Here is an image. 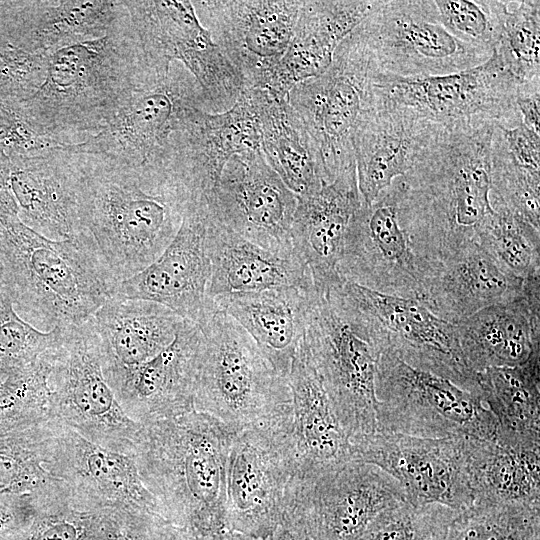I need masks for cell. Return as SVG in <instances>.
<instances>
[{"mask_svg":"<svg viewBox=\"0 0 540 540\" xmlns=\"http://www.w3.org/2000/svg\"><path fill=\"white\" fill-rule=\"evenodd\" d=\"M199 327L195 410L236 433L291 409L288 380L233 318L216 309Z\"/></svg>","mask_w":540,"mask_h":540,"instance_id":"obj_6","label":"cell"},{"mask_svg":"<svg viewBox=\"0 0 540 540\" xmlns=\"http://www.w3.org/2000/svg\"><path fill=\"white\" fill-rule=\"evenodd\" d=\"M374 73L366 47L352 31L322 74L295 85L288 93V102L315 146L327 182L355 164L353 136L369 107Z\"/></svg>","mask_w":540,"mask_h":540,"instance_id":"obj_15","label":"cell"},{"mask_svg":"<svg viewBox=\"0 0 540 540\" xmlns=\"http://www.w3.org/2000/svg\"><path fill=\"white\" fill-rule=\"evenodd\" d=\"M524 282L474 241L441 261L420 301L438 317L456 324L483 308L522 297Z\"/></svg>","mask_w":540,"mask_h":540,"instance_id":"obj_36","label":"cell"},{"mask_svg":"<svg viewBox=\"0 0 540 540\" xmlns=\"http://www.w3.org/2000/svg\"><path fill=\"white\" fill-rule=\"evenodd\" d=\"M260 150L257 105L247 88L228 110H199L174 133L167 165L194 196L207 200L232 156Z\"/></svg>","mask_w":540,"mask_h":540,"instance_id":"obj_24","label":"cell"},{"mask_svg":"<svg viewBox=\"0 0 540 540\" xmlns=\"http://www.w3.org/2000/svg\"><path fill=\"white\" fill-rule=\"evenodd\" d=\"M45 354L50 420L104 448L134 454L143 425L127 415L104 376L92 319L62 329Z\"/></svg>","mask_w":540,"mask_h":540,"instance_id":"obj_8","label":"cell"},{"mask_svg":"<svg viewBox=\"0 0 540 540\" xmlns=\"http://www.w3.org/2000/svg\"><path fill=\"white\" fill-rule=\"evenodd\" d=\"M443 127L409 109L371 105L353 136L358 189L363 203H371L394 180L403 177L423 149Z\"/></svg>","mask_w":540,"mask_h":540,"instance_id":"obj_28","label":"cell"},{"mask_svg":"<svg viewBox=\"0 0 540 540\" xmlns=\"http://www.w3.org/2000/svg\"><path fill=\"white\" fill-rule=\"evenodd\" d=\"M492 212L477 230L478 244L506 271L528 280L540 277V229L490 197Z\"/></svg>","mask_w":540,"mask_h":540,"instance_id":"obj_42","label":"cell"},{"mask_svg":"<svg viewBox=\"0 0 540 540\" xmlns=\"http://www.w3.org/2000/svg\"><path fill=\"white\" fill-rule=\"evenodd\" d=\"M208 216L207 200H194L169 246L144 270L121 281L116 296L159 303L201 325L217 309L207 293L211 277Z\"/></svg>","mask_w":540,"mask_h":540,"instance_id":"obj_22","label":"cell"},{"mask_svg":"<svg viewBox=\"0 0 540 540\" xmlns=\"http://www.w3.org/2000/svg\"><path fill=\"white\" fill-rule=\"evenodd\" d=\"M343 289L371 326L382 352L446 379L478 396L476 374L467 366L457 326L418 299L374 291L349 281ZM479 397V396H478Z\"/></svg>","mask_w":540,"mask_h":540,"instance_id":"obj_19","label":"cell"},{"mask_svg":"<svg viewBox=\"0 0 540 540\" xmlns=\"http://www.w3.org/2000/svg\"><path fill=\"white\" fill-rule=\"evenodd\" d=\"M375 392L376 431L425 438H496V420L477 395L391 352L383 351L378 359Z\"/></svg>","mask_w":540,"mask_h":540,"instance_id":"obj_9","label":"cell"},{"mask_svg":"<svg viewBox=\"0 0 540 540\" xmlns=\"http://www.w3.org/2000/svg\"><path fill=\"white\" fill-rule=\"evenodd\" d=\"M456 511L403 502L380 513L357 540H443Z\"/></svg>","mask_w":540,"mask_h":540,"instance_id":"obj_48","label":"cell"},{"mask_svg":"<svg viewBox=\"0 0 540 540\" xmlns=\"http://www.w3.org/2000/svg\"><path fill=\"white\" fill-rule=\"evenodd\" d=\"M519 84L540 81V2L511 1L495 49Z\"/></svg>","mask_w":540,"mask_h":540,"instance_id":"obj_44","label":"cell"},{"mask_svg":"<svg viewBox=\"0 0 540 540\" xmlns=\"http://www.w3.org/2000/svg\"><path fill=\"white\" fill-rule=\"evenodd\" d=\"M467 437L425 438L376 431L351 441L352 461L393 477L413 506L438 504L463 510L474 503Z\"/></svg>","mask_w":540,"mask_h":540,"instance_id":"obj_18","label":"cell"},{"mask_svg":"<svg viewBox=\"0 0 540 540\" xmlns=\"http://www.w3.org/2000/svg\"><path fill=\"white\" fill-rule=\"evenodd\" d=\"M8 156L11 190L21 222L52 240L84 232L77 155L64 145Z\"/></svg>","mask_w":540,"mask_h":540,"instance_id":"obj_25","label":"cell"},{"mask_svg":"<svg viewBox=\"0 0 540 540\" xmlns=\"http://www.w3.org/2000/svg\"><path fill=\"white\" fill-rule=\"evenodd\" d=\"M105 510L64 484L39 497L31 521L10 540H107Z\"/></svg>","mask_w":540,"mask_h":540,"instance_id":"obj_41","label":"cell"},{"mask_svg":"<svg viewBox=\"0 0 540 540\" xmlns=\"http://www.w3.org/2000/svg\"><path fill=\"white\" fill-rule=\"evenodd\" d=\"M353 32L366 47L375 72L392 78L457 73L493 54L452 35L431 0L381 1Z\"/></svg>","mask_w":540,"mask_h":540,"instance_id":"obj_13","label":"cell"},{"mask_svg":"<svg viewBox=\"0 0 540 540\" xmlns=\"http://www.w3.org/2000/svg\"><path fill=\"white\" fill-rule=\"evenodd\" d=\"M47 56L15 47L0 35V98L21 101L32 96L44 80Z\"/></svg>","mask_w":540,"mask_h":540,"instance_id":"obj_50","label":"cell"},{"mask_svg":"<svg viewBox=\"0 0 540 540\" xmlns=\"http://www.w3.org/2000/svg\"><path fill=\"white\" fill-rule=\"evenodd\" d=\"M0 281L18 315L41 331L84 323L119 285L87 233L52 240L18 217L0 218Z\"/></svg>","mask_w":540,"mask_h":540,"instance_id":"obj_4","label":"cell"},{"mask_svg":"<svg viewBox=\"0 0 540 540\" xmlns=\"http://www.w3.org/2000/svg\"><path fill=\"white\" fill-rule=\"evenodd\" d=\"M478 396L497 423L495 441L540 448V350L515 366L476 374Z\"/></svg>","mask_w":540,"mask_h":540,"instance_id":"obj_38","label":"cell"},{"mask_svg":"<svg viewBox=\"0 0 540 540\" xmlns=\"http://www.w3.org/2000/svg\"><path fill=\"white\" fill-rule=\"evenodd\" d=\"M206 249L211 263L207 291L211 299L282 287L314 288L307 266L295 252L277 253L248 241L220 221L210 207Z\"/></svg>","mask_w":540,"mask_h":540,"instance_id":"obj_32","label":"cell"},{"mask_svg":"<svg viewBox=\"0 0 540 540\" xmlns=\"http://www.w3.org/2000/svg\"><path fill=\"white\" fill-rule=\"evenodd\" d=\"M171 63L145 53L128 15L103 37L48 55L42 84L19 102L53 142L79 143L101 131L135 90Z\"/></svg>","mask_w":540,"mask_h":540,"instance_id":"obj_2","label":"cell"},{"mask_svg":"<svg viewBox=\"0 0 540 540\" xmlns=\"http://www.w3.org/2000/svg\"><path fill=\"white\" fill-rule=\"evenodd\" d=\"M198 540H260L237 532L225 530Z\"/></svg>","mask_w":540,"mask_h":540,"instance_id":"obj_56","label":"cell"},{"mask_svg":"<svg viewBox=\"0 0 540 540\" xmlns=\"http://www.w3.org/2000/svg\"><path fill=\"white\" fill-rule=\"evenodd\" d=\"M103 527L107 540H198L159 515L131 508H106Z\"/></svg>","mask_w":540,"mask_h":540,"instance_id":"obj_49","label":"cell"},{"mask_svg":"<svg viewBox=\"0 0 540 540\" xmlns=\"http://www.w3.org/2000/svg\"><path fill=\"white\" fill-rule=\"evenodd\" d=\"M315 288L282 287L259 292L222 294L213 300L256 342L274 370L288 377L302 342Z\"/></svg>","mask_w":540,"mask_h":540,"instance_id":"obj_34","label":"cell"},{"mask_svg":"<svg viewBox=\"0 0 540 540\" xmlns=\"http://www.w3.org/2000/svg\"><path fill=\"white\" fill-rule=\"evenodd\" d=\"M59 146L45 136L19 101L0 98V148L7 155H26Z\"/></svg>","mask_w":540,"mask_h":540,"instance_id":"obj_51","label":"cell"},{"mask_svg":"<svg viewBox=\"0 0 540 540\" xmlns=\"http://www.w3.org/2000/svg\"><path fill=\"white\" fill-rule=\"evenodd\" d=\"M496 126L443 128L402 177V224L418 249L442 261L465 244L492 212L491 157Z\"/></svg>","mask_w":540,"mask_h":540,"instance_id":"obj_3","label":"cell"},{"mask_svg":"<svg viewBox=\"0 0 540 540\" xmlns=\"http://www.w3.org/2000/svg\"><path fill=\"white\" fill-rule=\"evenodd\" d=\"M18 213L10 184V159L0 148V218L18 217Z\"/></svg>","mask_w":540,"mask_h":540,"instance_id":"obj_55","label":"cell"},{"mask_svg":"<svg viewBox=\"0 0 540 540\" xmlns=\"http://www.w3.org/2000/svg\"><path fill=\"white\" fill-rule=\"evenodd\" d=\"M201 342L199 325L183 319L166 348L108 383L130 418L145 425L194 409Z\"/></svg>","mask_w":540,"mask_h":540,"instance_id":"obj_26","label":"cell"},{"mask_svg":"<svg viewBox=\"0 0 540 540\" xmlns=\"http://www.w3.org/2000/svg\"><path fill=\"white\" fill-rule=\"evenodd\" d=\"M202 25L242 75L264 88L286 53L302 6L293 0L192 1Z\"/></svg>","mask_w":540,"mask_h":540,"instance_id":"obj_21","label":"cell"},{"mask_svg":"<svg viewBox=\"0 0 540 540\" xmlns=\"http://www.w3.org/2000/svg\"><path fill=\"white\" fill-rule=\"evenodd\" d=\"M46 469L75 496L102 508L138 509L168 520L143 483L134 454L104 448L54 420Z\"/></svg>","mask_w":540,"mask_h":540,"instance_id":"obj_23","label":"cell"},{"mask_svg":"<svg viewBox=\"0 0 540 540\" xmlns=\"http://www.w3.org/2000/svg\"><path fill=\"white\" fill-rule=\"evenodd\" d=\"M490 197L540 229V173L513 161L498 127L492 141Z\"/></svg>","mask_w":540,"mask_h":540,"instance_id":"obj_46","label":"cell"},{"mask_svg":"<svg viewBox=\"0 0 540 540\" xmlns=\"http://www.w3.org/2000/svg\"><path fill=\"white\" fill-rule=\"evenodd\" d=\"M498 129L513 161L527 170L540 173V134L528 129L522 122L513 128Z\"/></svg>","mask_w":540,"mask_h":540,"instance_id":"obj_52","label":"cell"},{"mask_svg":"<svg viewBox=\"0 0 540 540\" xmlns=\"http://www.w3.org/2000/svg\"><path fill=\"white\" fill-rule=\"evenodd\" d=\"M293 250L307 266L317 292L341 283L338 263L353 214L362 204L355 164L314 193L297 196Z\"/></svg>","mask_w":540,"mask_h":540,"instance_id":"obj_29","label":"cell"},{"mask_svg":"<svg viewBox=\"0 0 540 540\" xmlns=\"http://www.w3.org/2000/svg\"><path fill=\"white\" fill-rule=\"evenodd\" d=\"M467 366L475 374L515 366L540 350V277L524 282V294L492 305L456 323Z\"/></svg>","mask_w":540,"mask_h":540,"instance_id":"obj_31","label":"cell"},{"mask_svg":"<svg viewBox=\"0 0 540 540\" xmlns=\"http://www.w3.org/2000/svg\"><path fill=\"white\" fill-rule=\"evenodd\" d=\"M235 432L195 409L143 425L134 456L167 519L197 539L227 530V461Z\"/></svg>","mask_w":540,"mask_h":540,"instance_id":"obj_5","label":"cell"},{"mask_svg":"<svg viewBox=\"0 0 540 540\" xmlns=\"http://www.w3.org/2000/svg\"><path fill=\"white\" fill-rule=\"evenodd\" d=\"M291 424L292 406L234 434L227 461V530L267 540L281 525L297 470Z\"/></svg>","mask_w":540,"mask_h":540,"instance_id":"obj_14","label":"cell"},{"mask_svg":"<svg viewBox=\"0 0 540 540\" xmlns=\"http://www.w3.org/2000/svg\"><path fill=\"white\" fill-rule=\"evenodd\" d=\"M519 83L494 51L484 63L457 73L402 79L374 73L370 105L406 108L443 128L494 125L513 128Z\"/></svg>","mask_w":540,"mask_h":540,"instance_id":"obj_11","label":"cell"},{"mask_svg":"<svg viewBox=\"0 0 540 540\" xmlns=\"http://www.w3.org/2000/svg\"><path fill=\"white\" fill-rule=\"evenodd\" d=\"M227 227L273 252H294L291 227L298 198L266 161L262 151L234 155L207 199Z\"/></svg>","mask_w":540,"mask_h":540,"instance_id":"obj_20","label":"cell"},{"mask_svg":"<svg viewBox=\"0 0 540 540\" xmlns=\"http://www.w3.org/2000/svg\"><path fill=\"white\" fill-rule=\"evenodd\" d=\"M473 504H540V448L467 437Z\"/></svg>","mask_w":540,"mask_h":540,"instance_id":"obj_39","label":"cell"},{"mask_svg":"<svg viewBox=\"0 0 540 540\" xmlns=\"http://www.w3.org/2000/svg\"><path fill=\"white\" fill-rule=\"evenodd\" d=\"M199 110L211 112L200 85L172 62L135 90L101 131L68 147L131 166L167 165L173 134Z\"/></svg>","mask_w":540,"mask_h":540,"instance_id":"obj_10","label":"cell"},{"mask_svg":"<svg viewBox=\"0 0 540 540\" xmlns=\"http://www.w3.org/2000/svg\"><path fill=\"white\" fill-rule=\"evenodd\" d=\"M73 152L83 231L120 283L164 252L197 197L167 165L131 166Z\"/></svg>","mask_w":540,"mask_h":540,"instance_id":"obj_1","label":"cell"},{"mask_svg":"<svg viewBox=\"0 0 540 540\" xmlns=\"http://www.w3.org/2000/svg\"><path fill=\"white\" fill-rule=\"evenodd\" d=\"M516 106L522 124L531 131L540 134V81L519 84L516 94Z\"/></svg>","mask_w":540,"mask_h":540,"instance_id":"obj_54","label":"cell"},{"mask_svg":"<svg viewBox=\"0 0 540 540\" xmlns=\"http://www.w3.org/2000/svg\"><path fill=\"white\" fill-rule=\"evenodd\" d=\"M441 24L459 40L493 53L511 1L436 0Z\"/></svg>","mask_w":540,"mask_h":540,"instance_id":"obj_45","label":"cell"},{"mask_svg":"<svg viewBox=\"0 0 540 540\" xmlns=\"http://www.w3.org/2000/svg\"><path fill=\"white\" fill-rule=\"evenodd\" d=\"M43 493L0 495V540H10L31 521Z\"/></svg>","mask_w":540,"mask_h":540,"instance_id":"obj_53","label":"cell"},{"mask_svg":"<svg viewBox=\"0 0 540 540\" xmlns=\"http://www.w3.org/2000/svg\"><path fill=\"white\" fill-rule=\"evenodd\" d=\"M407 502L401 485L375 465L349 461L314 478L292 477L281 525L313 540H357L383 511Z\"/></svg>","mask_w":540,"mask_h":540,"instance_id":"obj_16","label":"cell"},{"mask_svg":"<svg viewBox=\"0 0 540 540\" xmlns=\"http://www.w3.org/2000/svg\"><path fill=\"white\" fill-rule=\"evenodd\" d=\"M305 336V335H304ZM297 470L293 477L320 476L352 461V446L303 338L287 377Z\"/></svg>","mask_w":540,"mask_h":540,"instance_id":"obj_30","label":"cell"},{"mask_svg":"<svg viewBox=\"0 0 540 540\" xmlns=\"http://www.w3.org/2000/svg\"><path fill=\"white\" fill-rule=\"evenodd\" d=\"M123 2L146 54L182 64L200 85L212 113L235 104L246 89L243 77L202 25L192 1Z\"/></svg>","mask_w":540,"mask_h":540,"instance_id":"obj_17","label":"cell"},{"mask_svg":"<svg viewBox=\"0 0 540 540\" xmlns=\"http://www.w3.org/2000/svg\"><path fill=\"white\" fill-rule=\"evenodd\" d=\"M45 352L36 362L0 382L1 432L50 420L49 362Z\"/></svg>","mask_w":540,"mask_h":540,"instance_id":"obj_43","label":"cell"},{"mask_svg":"<svg viewBox=\"0 0 540 540\" xmlns=\"http://www.w3.org/2000/svg\"><path fill=\"white\" fill-rule=\"evenodd\" d=\"M91 319L110 383L166 348L184 318L159 303L115 295Z\"/></svg>","mask_w":540,"mask_h":540,"instance_id":"obj_35","label":"cell"},{"mask_svg":"<svg viewBox=\"0 0 540 540\" xmlns=\"http://www.w3.org/2000/svg\"><path fill=\"white\" fill-rule=\"evenodd\" d=\"M343 281L316 291L304 340L351 442L376 431L375 376L382 349Z\"/></svg>","mask_w":540,"mask_h":540,"instance_id":"obj_7","label":"cell"},{"mask_svg":"<svg viewBox=\"0 0 540 540\" xmlns=\"http://www.w3.org/2000/svg\"><path fill=\"white\" fill-rule=\"evenodd\" d=\"M376 0L302 1L292 40L265 89L287 98L297 84L322 74L339 44L380 4Z\"/></svg>","mask_w":540,"mask_h":540,"instance_id":"obj_33","label":"cell"},{"mask_svg":"<svg viewBox=\"0 0 540 540\" xmlns=\"http://www.w3.org/2000/svg\"><path fill=\"white\" fill-rule=\"evenodd\" d=\"M403 189L399 177L374 201L362 202L347 228L338 273L374 291L421 300L441 262L425 256L402 224Z\"/></svg>","mask_w":540,"mask_h":540,"instance_id":"obj_12","label":"cell"},{"mask_svg":"<svg viewBox=\"0 0 540 540\" xmlns=\"http://www.w3.org/2000/svg\"><path fill=\"white\" fill-rule=\"evenodd\" d=\"M62 329L41 331L15 311L0 281V382L36 362L54 346Z\"/></svg>","mask_w":540,"mask_h":540,"instance_id":"obj_47","label":"cell"},{"mask_svg":"<svg viewBox=\"0 0 540 540\" xmlns=\"http://www.w3.org/2000/svg\"><path fill=\"white\" fill-rule=\"evenodd\" d=\"M52 421L12 431H0V495H30L64 482L46 469Z\"/></svg>","mask_w":540,"mask_h":540,"instance_id":"obj_40","label":"cell"},{"mask_svg":"<svg viewBox=\"0 0 540 540\" xmlns=\"http://www.w3.org/2000/svg\"><path fill=\"white\" fill-rule=\"evenodd\" d=\"M247 89V88H246ZM261 128V151L285 185L297 196L328 183L315 146L288 98L265 89L249 88Z\"/></svg>","mask_w":540,"mask_h":540,"instance_id":"obj_37","label":"cell"},{"mask_svg":"<svg viewBox=\"0 0 540 540\" xmlns=\"http://www.w3.org/2000/svg\"><path fill=\"white\" fill-rule=\"evenodd\" d=\"M127 17L123 1H0V35L17 48L48 56L103 37Z\"/></svg>","mask_w":540,"mask_h":540,"instance_id":"obj_27","label":"cell"}]
</instances>
